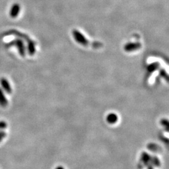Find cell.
<instances>
[{
  "label": "cell",
  "mask_w": 169,
  "mask_h": 169,
  "mask_svg": "<svg viewBox=\"0 0 169 169\" xmlns=\"http://www.w3.org/2000/svg\"><path fill=\"white\" fill-rule=\"evenodd\" d=\"M8 104V100L3 90L0 88V105L2 107H6Z\"/></svg>",
  "instance_id": "4"
},
{
  "label": "cell",
  "mask_w": 169,
  "mask_h": 169,
  "mask_svg": "<svg viewBox=\"0 0 169 169\" xmlns=\"http://www.w3.org/2000/svg\"><path fill=\"white\" fill-rule=\"evenodd\" d=\"M140 45L139 43H128L125 46V50L127 51H132L139 48Z\"/></svg>",
  "instance_id": "6"
},
{
  "label": "cell",
  "mask_w": 169,
  "mask_h": 169,
  "mask_svg": "<svg viewBox=\"0 0 169 169\" xmlns=\"http://www.w3.org/2000/svg\"><path fill=\"white\" fill-rule=\"evenodd\" d=\"M107 122L109 123L113 124V123H115L117 122V121L118 120V117L115 114L111 113V114L108 115V117L107 118Z\"/></svg>",
  "instance_id": "8"
},
{
  "label": "cell",
  "mask_w": 169,
  "mask_h": 169,
  "mask_svg": "<svg viewBox=\"0 0 169 169\" xmlns=\"http://www.w3.org/2000/svg\"><path fill=\"white\" fill-rule=\"evenodd\" d=\"M20 7L18 4H14L11 9L10 11V16L11 18H16L18 14L20 13Z\"/></svg>",
  "instance_id": "5"
},
{
  "label": "cell",
  "mask_w": 169,
  "mask_h": 169,
  "mask_svg": "<svg viewBox=\"0 0 169 169\" xmlns=\"http://www.w3.org/2000/svg\"><path fill=\"white\" fill-rule=\"evenodd\" d=\"M73 35L75 40L80 44L85 46H87L89 44V42L87 41V40L78 31L74 30L73 32Z\"/></svg>",
  "instance_id": "2"
},
{
  "label": "cell",
  "mask_w": 169,
  "mask_h": 169,
  "mask_svg": "<svg viewBox=\"0 0 169 169\" xmlns=\"http://www.w3.org/2000/svg\"><path fill=\"white\" fill-rule=\"evenodd\" d=\"M0 84L2 88L8 94H11L12 92V88L8 80L5 78H2L0 79Z\"/></svg>",
  "instance_id": "3"
},
{
  "label": "cell",
  "mask_w": 169,
  "mask_h": 169,
  "mask_svg": "<svg viewBox=\"0 0 169 169\" xmlns=\"http://www.w3.org/2000/svg\"><path fill=\"white\" fill-rule=\"evenodd\" d=\"M152 162L156 166H158L160 165V161L157 158V157H153L152 159Z\"/></svg>",
  "instance_id": "10"
},
{
  "label": "cell",
  "mask_w": 169,
  "mask_h": 169,
  "mask_svg": "<svg viewBox=\"0 0 169 169\" xmlns=\"http://www.w3.org/2000/svg\"><path fill=\"white\" fill-rule=\"evenodd\" d=\"M28 53L30 55H33L35 53V43H34L33 42H29L28 43Z\"/></svg>",
  "instance_id": "7"
},
{
  "label": "cell",
  "mask_w": 169,
  "mask_h": 169,
  "mask_svg": "<svg viewBox=\"0 0 169 169\" xmlns=\"http://www.w3.org/2000/svg\"><path fill=\"white\" fill-rule=\"evenodd\" d=\"M7 46H8V47L16 46V47L18 50V52H19L20 55L21 56H25L26 49H25L24 44L23 42L21 40H20V39L13 40L11 41V42L8 43L7 44Z\"/></svg>",
  "instance_id": "1"
},
{
  "label": "cell",
  "mask_w": 169,
  "mask_h": 169,
  "mask_svg": "<svg viewBox=\"0 0 169 169\" xmlns=\"http://www.w3.org/2000/svg\"><path fill=\"white\" fill-rule=\"evenodd\" d=\"M150 160V155H149L147 153H143L142 155V160L145 164H147Z\"/></svg>",
  "instance_id": "9"
},
{
  "label": "cell",
  "mask_w": 169,
  "mask_h": 169,
  "mask_svg": "<svg viewBox=\"0 0 169 169\" xmlns=\"http://www.w3.org/2000/svg\"><path fill=\"white\" fill-rule=\"evenodd\" d=\"M7 123L4 121H0V129H3L7 128Z\"/></svg>",
  "instance_id": "11"
},
{
  "label": "cell",
  "mask_w": 169,
  "mask_h": 169,
  "mask_svg": "<svg viewBox=\"0 0 169 169\" xmlns=\"http://www.w3.org/2000/svg\"><path fill=\"white\" fill-rule=\"evenodd\" d=\"M6 133L3 131H0V140H1L3 137H5Z\"/></svg>",
  "instance_id": "12"
},
{
  "label": "cell",
  "mask_w": 169,
  "mask_h": 169,
  "mask_svg": "<svg viewBox=\"0 0 169 169\" xmlns=\"http://www.w3.org/2000/svg\"><path fill=\"white\" fill-rule=\"evenodd\" d=\"M56 169H64V168H63V167H62L61 166H60V167H57Z\"/></svg>",
  "instance_id": "13"
}]
</instances>
